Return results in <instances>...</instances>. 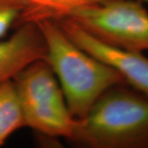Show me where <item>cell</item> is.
<instances>
[{
  "label": "cell",
  "instance_id": "1",
  "mask_svg": "<svg viewBox=\"0 0 148 148\" xmlns=\"http://www.w3.org/2000/svg\"><path fill=\"white\" fill-rule=\"evenodd\" d=\"M36 23L46 45V61L57 77L74 119H83L106 90L126 83L116 70L77 45L56 20L46 18Z\"/></svg>",
  "mask_w": 148,
  "mask_h": 148
},
{
  "label": "cell",
  "instance_id": "2",
  "mask_svg": "<svg viewBox=\"0 0 148 148\" xmlns=\"http://www.w3.org/2000/svg\"><path fill=\"white\" fill-rule=\"evenodd\" d=\"M69 141L87 148H148V96L127 83L113 86L77 119Z\"/></svg>",
  "mask_w": 148,
  "mask_h": 148
},
{
  "label": "cell",
  "instance_id": "3",
  "mask_svg": "<svg viewBox=\"0 0 148 148\" xmlns=\"http://www.w3.org/2000/svg\"><path fill=\"white\" fill-rule=\"evenodd\" d=\"M26 127L49 138L69 140L77 124L56 75L46 60L35 61L12 78Z\"/></svg>",
  "mask_w": 148,
  "mask_h": 148
},
{
  "label": "cell",
  "instance_id": "4",
  "mask_svg": "<svg viewBox=\"0 0 148 148\" xmlns=\"http://www.w3.org/2000/svg\"><path fill=\"white\" fill-rule=\"evenodd\" d=\"M69 17L101 42L136 53L148 51V12L138 0L80 6Z\"/></svg>",
  "mask_w": 148,
  "mask_h": 148
},
{
  "label": "cell",
  "instance_id": "5",
  "mask_svg": "<svg viewBox=\"0 0 148 148\" xmlns=\"http://www.w3.org/2000/svg\"><path fill=\"white\" fill-rule=\"evenodd\" d=\"M56 21L77 45L116 70L127 84L148 96V58L143 53L127 51L101 42L69 17Z\"/></svg>",
  "mask_w": 148,
  "mask_h": 148
},
{
  "label": "cell",
  "instance_id": "6",
  "mask_svg": "<svg viewBox=\"0 0 148 148\" xmlns=\"http://www.w3.org/2000/svg\"><path fill=\"white\" fill-rule=\"evenodd\" d=\"M45 39L36 22H25L7 39L0 40V86L35 61L46 60Z\"/></svg>",
  "mask_w": 148,
  "mask_h": 148
},
{
  "label": "cell",
  "instance_id": "7",
  "mask_svg": "<svg viewBox=\"0 0 148 148\" xmlns=\"http://www.w3.org/2000/svg\"><path fill=\"white\" fill-rule=\"evenodd\" d=\"M26 127L21 102L12 80L0 86V147L17 130Z\"/></svg>",
  "mask_w": 148,
  "mask_h": 148
},
{
  "label": "cell",
  "instance_id": "8",
  "mask_svg": "<svg viewBox=\"0 0 148 148\" xmlns=\"http://www.w3.org/2000/svg\"><path fill=\"white\" fill-rule=\"evenodd\" d=\"M26 7L21 24L51 18L69 17L77 8L85 5L76 0H20Z\"/></svg>",
  "mask_w": 148,
  "mask_h": 148
},
{
  "label": "cell",
  "instance_id": "9",
  "mask_svg": "<svg viewBox=\"0 0 148 148\" xmlns=\"http://www.w3.org/2000/svg\"><path fill=\"white\" fill-rule=\"evenodd\" d=\"M26 5L20 0H0V40L12 27L21 25Z\"/></svg>",
  "mask_w": 148,
  "mask_h": 148
},
{
  "label": "cell",
  "instance_id": "10",
  "mask_svg": "<svg viewBox=\"0 0 148 148\" xmlns=\"http://www.w3.org/2000/svg\"><path fill=\"white\" fill-rule=\"evenodd\" d=\"M77 2H79L82 4H94V3H101V2H104L106 0H76Z\"/></svg>",
  "mask_w": 148,
  "mask_h": 148
},
{
  "label": "cell",
  "instance_id": "11",
  "mask_svg": "<svg viewBox=\"0 0 148 148\" xmlns=\"http://www.w3.org/2000/svg\"><path fill=\"white\" fill-rule=\"evenodd\" d=\"M138 1H140V2H142V3H143V2H146V3H148V0H138Z\"/></svg>",
  "mask_w": 148,
  "mask_h": 148
}]
</instances>
